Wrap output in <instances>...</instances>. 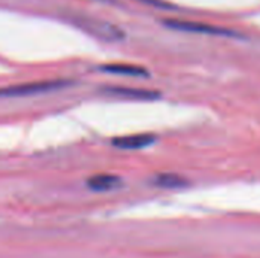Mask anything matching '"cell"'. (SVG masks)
<instances>
[{
  "instance_id": "9",
  "label": "cell",
  "mask_w": 260,
  "mask_h": 258,
  "mask_svg": "<svg viewBox=\"0 0 260 258\" xmlns=\"http://www.w3.org/2000/svg\"><path fill=\"white\" fill-rule=\"evenodd\" d=\"M105 2H113V0H105Z\"/></svg>"
},
{
  "instance_id": "8",
  "label": "cell",
  "mask_w": 260,
  "mask_h": 258,
  "mask_svg": "<svg viewBox=\"0 0 260 258\" xmlns=\"http://www.w3.org/2000/svg\"><path fill=\"white\" fill-rule=\"evenodd\" d=\"M152 184L163 189H180L187 186L186 179L175 173H158L157 176H154Z\"/></svg>"
},
{
  "instance_id": "6",
  "label": "cell",
  "mask_w": 260,
  "mask_h": 258,
  "mask_svg": "<svg viewBox=\"0 0 260 258\" xmlns=\"http://www.w3.org/2000/svg\"><path fill=\"white\" fill-rule=\"evenodd\" d=\"M122 181L119 176L116 175H110V173H99L94 175L91 178H88L87 186L88 189L94 190V192H108V190H114L117 187H120Z\"/></svg>"
},
{
  "instance_id": "7",
  "label": "cell",
  "mask_w": 260,
  "mask_h": 258,
  "mask_svg": "<svg viewBox=\"0 0 260 258\" xmlns=\"http://www.w3.org/2000/svg\"><path fill=\"white\" fill-rule=\"evenodd\" d=\"M101 70L111 75H122V76H136V78H146L149 71L145 67L133 65V64H105L101 65Z\"/></svg>"
},
{
  "instance_id": "4",
  "label": "cell",
  "mask_w": 260,
  "mask_h": 258,
  "mask_svg": "<svg viewBox=\"0 0 260 258\" xmlns=\"http://www.w3.org/2000/svg\"><path fill=\"white\" fill-rule=\"evenodd\" d=\"M155 141L154 134H131V135H120L113 140V144L119 149L136 151L151 146Z\"/></svg>"
},
{
  "instance_id": "5",
  "label": "cell",
  "mask_w": 260,
  "mask_h": 258,
  "mask_svg": "<svg viewBox=\"0 0 260 258\" xmlns=\"http://www.w3.org/2000/svg\"><path fill=\"white\" fill-rule=\"evenodd\" d=\"M108 94L122 96L126 99H137V100H155L160 97L158 91L143 90V88H131V87H108L105 88Z\"/></svg>"
},
{
  "instance_id": "2",
  "label": "cell",
  "mask_w": 260,
  "mask_h": 258,
  "mask_svg": "<svg viewBox=\"0 0 260 258\" xmlns=\"http://www.w3.org/2000/svg\"><path fill=\"white\" fill-rule=\"evenodd\" d=\"M70 85V81L64 79H53V81H37V82H27V84H18V85H9L5 88H0L2 97H20V96H32L40 93H47L59 88H66Z\"/></svg>"
},
{
  "instance_id": "1",
  "label": "cell",
  "mask_w": 260,
  "mask_h": 258,
  "mask_svg": "<svg viewBox=\"0 0 260 258\" xmlns=\"http://www.w3.org/2000/svg\"><path fill=\"white\" fill-rule=\"evenodd\" d=\"M163 26L180 30V32H189V33H201V35H215V36H227V38H239L241 35L238 30L227 29L222 26L216 24H209V23H200V21H192V20H174L168 18L161 21Z\"/></svg>"
},
{
  "instance_id": "3",
  "label": "cell",
  "mask_w": 260,
  "mask_h": 258,
  "mask_svg": "<svg viewBox=\"0 0 260 258\" xmlns=\"http://www.w3.org/2000/svg\"><path fill=\"white\" fill-rule=\"evenodd\" d=\"M79 24L82 27H85L87 30H90L91 33H94L99 38L107 40V41H120V40L125 38V32L119 26H116L113 23H108V21H104V20L81 18Z\"/></svg>"
}]
</instances>
